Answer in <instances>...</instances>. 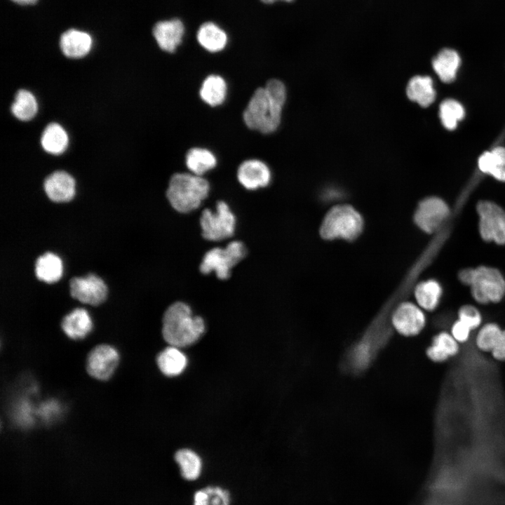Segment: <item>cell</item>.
Segmentation results:
<instances>
[{"instance_id": "obj_1", "label": "cell", "mask_w": 505, "mask_h": 505, "mask_svg": "<svg viewBox=\"0 0 505 505\" xmlns=\"http://www.w3.org/2000/svg\"><path fill=\"white\" fill-rule=\"evenodd\" d=\"M285 100L284 83L276 79L269 80L264 87L257 88L250 98L243 112L244 123L261 133L274 132L281 123Z\"/></svg>"}, {"instance_id": "obj_2", "label": "cell", "mask_w": 505, "mask_h": 505, "mask_svg": "<svg viewBox=\"0 0 505 505\" xmlns=\"http://www.w3.org/2000/svg\"><path fill=\"white\" fill-rule=\"evenodd\" d=\"M205 330L204 320L194 316L191 307L184 302H176L164 312L162 334L170 346H189L200 338Z\"/></svg>"}, {"instance_id": "obj_3", "label": "cell", "mask_w": 505, "mask_h": 505, "mask_svg": "<svg viewBox=\"0 0 505 505\" xmlns=\"http://www.w3.org/2000/svg\"><path fill=\"white\" fill-rule=\"evenodd\" d=\"M209 191L210 184L202 176L177 173L170 179L166 197L175 210L188 213L200 207Z\"/></svg>"}, {"instance_id": "obj_4", "label": "cell", "mask_w": 505, "mask_h": 505, "mask_svg": "<svg viewBox=\"0 0 505 505\" xmlns=\"http://www.w3.org/2000/svg\"><path fill=\"white\" fill-rule=\"evenodd\" d=\"M459 278L470 287L473 299L480 304L498 302L505 295V279L494 267L466 268L459 272Z\"/></svg>"}, {"instance_id": "obj_5", "label": "cell", "mask_w": 505, "mask_h": 505, "mask_svg": "<svg viewBox=\"0 0 505 505\" xmlns=\"http://www.w3.org/2000/svg\"><path fill=\"white\" fill-rule=\"evenodd\" d=\"M363 221L360 213L349 205L331 208L322 222L321 236L328 240L344 238L353 240L361 232Z\"/></svg>"}, {"instance_id": "obj_6", "label": "cell", "mask_w": 505, "mask_h": 505, "mask_svg": "<svg viewBox=\"0 0 505 505\" xmlns=\"http://www.w3.org/2000/svg\"><path fill=\"white\" fill-rule=\"evenodd\" d=\"M246 254L247 249L243 242L231 241L224 248L216 247L207 251L199 270L203 274L214 271L219 279L226 280L230 277L231 269L245 258Z\"/></svg>"}, {"instance_id": "obj_7", "label": "cell", "mask_w": 505, "mask_h": 505, "mask_svg": "<svg viewBox=\"0 0 505 505\" xmlns=\"http://www.w3.org/2000/svg\"><path fill=\"white\" fill-rule=\"evenodd\" d=\"M236 217L229 205L219 201L215 210L209 208L203 210L200 217V226L203 237L209 241H221L231 238L235 231Z\"/></svg>"}, {"instance_id": "obj_8", "label": "cell", "mask_w": 505, "mask_h": 505, "mask_svg": "<svg viewBox=\"0 0 505 505\" xmlns=\"http://www.w3.org/2000/svg\"><path fill=\"white\" fill-rule=\"evenodd\" d=\"M476 209L479 216V232L483 239L505 244V210L489 201H480Z\"/></svg>"}, {"instance_id": "obj_9", "label": "cell", "mask_w": 505, "mask_h": 505, "mask_svg": "<svg viewBox=\"0 0 505 505\" xmlns=\"http://www.w3.org/2000/svg\"><path fill=\"white\" fill-rule=\"evenodd\" d=\"M449 214L447 204L440 198L431 196L419 203L414 219L419 229L431 234L440 228Z\"/></svg>"}, {"instance_id": "obj_10", "label": "cell", "mask_w": 505, "mask_h": 505, "mask_svg": "<svg viewBox=\"0 0 505 505\" xmlns=\"http://www.w3.org/2000/svg\"><path fill=\"white\" fill-rule=\"evenodd\" d=\"M69 288L73 298L93 306L102 303L107 295L106 284L102 279L95 274L72 278Z\"/></svg>"}, {"instance_id": "obj_11", "label": "cell", "mask_w": 505, "mask_h": 505, "mask_svg": "<svg viewBox=\"0 0 505 505\" xmlns=\"http://www.w3.org/2000/svg\"><path fill=\"white\" fill-rule=\"evenodd\" d=\"M119 361V354L114 347L107 344L99 345L88 354L87 371L97 379L107 380L114 374Z\"/></svg>"}, {"instance_id": "obj_12", "label": "cell", "mask_w": 505, "mask_h": 505, "mask_svg": "<svg viewBox=\"0 0 505 505\" xmlns=\"http://www.w3.org/2000/svg\"><path fill=\"white\" fill-rule=\"evenodd\" d=\"M392 323L396 330L406 337L419 334L426 325L423 309L412 302L401 304L394 311Z\"/></svg>"}, {"instance_id": "obj_13", "label": "cell", "mask_w": 505, "mask_h": 505, "mask_svg": "<svg viewBox=\"0 0 505 505\" xmlns=\"http://www.w3.org/2000/svg\"><path fill=\"white\" fill-rule=\"evenodd\" d=\"M184 34V22L177 18L158 21L152 28V35L159 47L170 53H174L182 43Z\"/></svg>"}, {"instance_id": "obj_14", "label": "cell", "mask_w": 505, "mask_h": 505, "mask_svg": "<svg viewBox=\"0 0 505 505\" xmlns=\"http://www.w3.org/2000/svg\"><path fill=\"white\" fill-rule=\"evenodd\" d=\"M271 177L268 166L257 159L243 161L237 169L238 181L248 190H255L268 186Z\"/></svg>"}, {"instance_id": "obj_15", "label": "cell", "mask_w": 505, "mask_h": 505, "mask_svg": "<svg viewBox=\"0 0 505 505\" xmlns=\"http://www.w3.org/2000/svg\"><path fill=\"white\" fill-rule=\"evenodd\" d=\"M43 187L47 196L57 203L71 201L76 192L74 179L69 173L62 170L49 175L44 181Z\"/></svg>"}, {"instance_id": "obj_16", "label": "cell", "mask_w": 505, "mask_h": 505, "mask_svg": "<svg viewBox=\"0 0 505 505\" xmlns=\"http://www.w3.org/2000/svg\"><path fill=\"white\" fill-rule=\"evenodd\" d=\"M93 46L91 36L85 31L69 29L64 32L60 38V47L64 55L78 59L89 53Z\"/></svg>"}, {"instance_id": "obj_17", "label": "cell", "mask_w": 505, "mask_h": 505, "mask_svg": "<svg viewBox=\"0 0 505 505\" xmlns=\"http://www.w3.org/2000/svg\"><path fill=\"white\" fill-rule=\"evenodd\" d=\"M460 350V344L450 332L441 331L432 339L426 351V356L436 363H442L456 356Z\"/></svg>"}, {"instance_id": "obj_18", "label": "cell", "mask_w": 505, "mask_h": 505, "mask_svg": "<svg viewBox=\"0 0 505 505\" xmlns=\"http://www.w3.org/2000/svg\"><path fill=\"white\" fill-rule=\"evenodd\" d=\"M198 44L210 53H218L224 50L228 42L225 30L213 21L202 23L196 32Z\"/></svg>"}, {"instance_id": "obj_19", "label": "cell", "mask_w": 505, "mask_h": 505, "mask_svg": "<svg viewBox=\"0 0 505 505\" xmlns=\"http://www.w3.org/2000/svg\"><path fill=\"white\" fill-rule=\"evenodd\" d=\"M181 478L187 482H195L202 476L203 464L201 457L189 448L177 450L174 454Z\"/></svg>"}, {"instance_id": "obj_20", "label": "cell", "mask_w": 505, "mask_h": 505, "mask_svg": "<svg viewBox=\"0 0 505 505\" xmlns=\"http://www.w3.org/2000/svg\"><path fill=\"white\" fill-rule=\"evenodd\" d=\"M62 328L69 338L81 339L86 337L91 331L92 319L86 309L77 308L64 317Z\"/></svg>"}, {"instance_id": "obj_21", "label": "cell", "mask_w": 505, "mask_h": 505, "mask_svg": "<svg viewBox=\"0 0 505 505\" xmlns=\"http://www.w3.org/2000/svg\"><path fill=\"white\" fill-rule=\"evenodd\" d=\"M460 63L459 53L449 48L442 49L432 60L433 70L445 83H450L454 80Z\"/></svg>"}, {"instance_id": "obj_22", "label": "cell", "mask_w": 505, "mask_h": 505, "mask_svg": "<svg viewBox=\"0 0 505 505\" xmlns=\"http://www.w3.org/2000/svg\"><path fill=\"white\" fill-rule=\"evenodd\" d=\"M406 94L410 100L424 107L431 105L436 95L433 81L428 76L412 77L408 83Z\"/></svg>"}, {"instance_id": "obj_23", "label": "cell", "mask_w": 505, "mask_h": 505, "mask_svg": "<svg viewBox=\"0 0 505 505\" xmlns=\"http://www.w3.org/2000/svg\"><path fill=\"white\" fill-rule=\"evenodd\" d=\"M227 93V86L225 80L220 75L210 74L202 82L199 96L207 105L217 107L224 102Z\"/></svg>"}, {"instance_id": "obj_24", "label": "cell", "mask_w": 505, "mask_h": 505, "mask_svg": "<svg viewBox=\"0 0 505 505\" xmlns=\"http://www.w3.org/2000/svg\"><path fill=\"white\" fill-rule=\"evenodd\" d=\"M478 166L481 172L505 182V147H497L484 152L478 159Z\"/></svg>"}, {"instance_id": "obj_25", "label": "cell", "mask_w": 505, "mask_h": 505, "mask_svg": "<svg viewBox=\"0 0 505 505\" xmlns=\"http://www.w3.org/2000/svg\"><path fill=\"white\" fill-rule=\"evenodd\" d=\"M230 491L219 485H208L197 489L192 495V505H231Z\"/></svg>"}, {"instance_id": "obj_26", "label": "cell", "mask_w": 505, "mask_h": 505, "mask_svg": "<svg viewBox=\"0 0 505 505\" xmlns=\"http://www.w3.org/2000/svg\"><path fill=\"white\" fill-rule=\"evenodd\" d=\"M157 365L159 370L166 376L173 377L180 375L186 368L187 358L178 347H167L157 356Z\"/></svg>"}, {"instance_id": "obj_27", "label": "cell", "mask_w": 505, "mask_h": 505, "mask_svg": "<svg viewBox=\"0 0 505 505\" xmlns=\"http://www.w3.org/2000/svg\"><path fill=\"white\" fill-rule=\"evenodd\" d=\"M69 137L66 130L58 123H49L42 133L41 146L50 154H62L67 149Z\"/></svg>"}, {"instance_id": "obj_28", "label": "cell", "mask_w": 505, "mask_h": 505, "mask_svg": "<svg viewBox=\"0 0 505 505\" xmlns=\"http://www.w3.org/2000/svg\"><path fill=\"white\" fill-rule=\"evenodd\" d=\"M63 266L61 259L53 252L40 256L35 264V273L39 280L47 283L58 281L62 276Z\"/></svg>"}, {"instance_id": "obj_29", "label": "cell", "mask_w": 505, "mask_h": 505, "mask_svg": "<svg viewBox=\"0 0 505 505\" xmlns=\"http://www.w3.org/2000/svg\"><path fill=\"white\" fill-rule=\"evenodd\" d=\"M185 163L190 173L202 176L216 166L217 159L208 149L193 147L186 154Z\"/></svg>"}, {"instance_id": "obj_30", "label": "cell", "mask_w": 505, "mask_h": 505, "mask_svg": "<svg viewBox=\"0 0 505 505\" xmlns=\"http://www.w3.org/2000/svg\"><path fill=\"white\" fill-rule=\"evenodd\" d=\"M442 295L439 283L430 279L419 283L415 290L417 304L422 309L431 311L438 307Z\"/></svg>"}, {"instance_id": "obj_31", "label": "cell", "mask_w": 505, "mask_h": 505, "mask_svg": "<svg viewBox=\"0 0 505 505\" xmlns=\"http://www.w3.org/2000/svg\"><path fill=\"white\" fill-rule=\"evenodd\" d=\"M38 111L35 96L29 90L20 89L15 95L11 105V112L18 119L27 121L32 119Z\"/></svg>"}, {"instance_id": "obj_32", "label": "cell", "mask_w": 505, "mask_h": 505, "mask_svg": "<svg viewBox=\"0 0 505 505\" xmlns=\"http://www.w3.org/2000/svg\"><path fill=\"white\" fill-rule=\"evenodd\" d=\"M503 329L493 322L481 325L475 338V344L478 350L484 353H491L498 342Z\"/></svg>"}, {"instance_id": "obj_33", "label": "cell", "mask_w": 505, "mask_h": 505, "mask_svg": "<svg viewBox=\"0 0 505 505\" xmlns=\"http://www.w3.org/2000/svg\"><path fill=\"white\" fill-rule=\"evenodd\" d=\"M464 114L463 106L455 100L447 99L440 105L439 116L446 129H455L458 122L464 117Z\"/></svg>"}, {"instance_id": "obj_34", "label": "cell", "mask_w": 505, "mask_h": 505, "mask_svg": "<svg viewBox=\"0 0 505 505\" xmlns=\"http://www.w3.org/2000/svg\"><path fill=\"white\" fill-rule=\"evenodd\" d=\"M457 319L465 323L472 330L479 328L483 321V317L479 310L471 304H466L460 307L457 314Z\"/></svg>"}, {"instance_id": "obj_35", "label": "cell", "mask_w": 505, "mask_h": 505, "mask_svg": "<svg viewBox=\"0 0 505 505\" xmlns=\"http://www.w3.org/2000/svg\"><path fill=\"white\" fill-rule=\"evenodd\" d=\"M372 355V347L368 342L358 344L353 351V363L358 368L366 365Z\"/></svg>"}, {"instance_id": "obj_36", "label": "cell", "mask_w": 505, "mask_h": 505, "mask_svg": "<svg viewBox=\"0 0 505 505\" xmlns=\"http://www.w3.org/2000/svg\"><path fill=\"white\" fill-rule=\"evenodd\" d=\"M472 331L471 328L465 323L457 319L451 325L450 332L457 342L461 344L469 341Z\"/></svg>"}, {"instance_id": "obj_37", "label": "cell", "mask_w": 505, "mask_h": 505, "mask_svg": "<svg viewBox=\"0 0 505 505\" xmlns=\"http://www.w3.org/2000/svg\"><path fill=\"white\" fill-rule=\"evenodd\" d=\"M490 354L494 360L505 362V330H503L498 342Z\"/></svg>"}, {"instance_id": "obj_38", "label": "cell", "mask_w": 505, "mask_h": 505, "mask_svg": "<svg viewBox=\"0 0 505 505\" xmlns=\"http://www.w3.org/2000/svg\"><path fill=\"white\" fill-rule=\"evenodd\" d=\"M14 3L21 5V6H28V5H34L39 0H11Z\"/></svg>"}, {"instance_id": "obj_39", "label": "cell", "mask_w": 505, "mask_h": 505, "mask_svg": "<svg viewBox=\"0 0 505 505\" xmlns=\"http://www.w3.org/2000/svg\"><path fill=\"white\" fill-rule=\"evenodd\" d=\"M262 3L264 4H273L277 1H283L285 3H292L295 0H260Z\"/></svg>"}]
</instances>
